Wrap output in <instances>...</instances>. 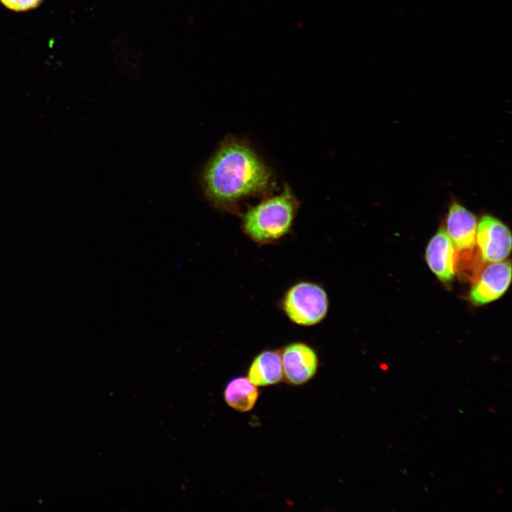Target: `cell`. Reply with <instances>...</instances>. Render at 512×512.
Instances as JSON below:
<instances>
[{
    "label": "cell",
    "mask_w": 512,
    "mask_h": 512,
    "mask_svg": "<svg viewBox=\"0 0 512 512\" xmlns=\"http://www.w3.org/2000/svg\"><path fill=\"white\" fill-rule=\"evenodd\" d=\"M282 307L294 323L302 326L315 325L321 322L328 312V295L317 284L301 282L287 292Z\"/></svg>",
    "instance_id": "3"
},
{
    "label": "cell",
    "mask_w": 512,
    "mask_h": 512,
    "mask_svg": "<svg viewBox=\"0 0 512 512\" xmlns=\"http://www.w3.org/2000/svg\"><path fill=\"white\" fill-rule=\"evenodd\" d=\"M7 8L17 11H26L38 6L42 0H0Z\"/></svg>",
    "instance_id": "12"
},
{
    "label": "cell",
    "mask_w": 512,
    "mask_h": 512,
    "mask_svg": "<svg viewBox=\"0 0 512 512\" xmlns=\"http://www.w3.org/2000/svg\"><path fill=\"white\" fill-rule=\"evenodd\" d=\"M297 208V201L285 187L279 195L262 201L245 213L244 231L259 244L277 241L289 233Z\"/></svg>",
    "instance_id": "2"
},
{
    "label": "cell",
    "mask_w": 512,
    "mask_h": 512,
    "mask_svg": "<svg viewBox=\"0 0 512 512\" xmlns=\"http://www.w3.org/2000/svg\"><path fill=\"white\" fill-rule=\"evenodd\" d=\"M281 358L284 377L291 385H303L311 380L317 372V353L304 343H289L283 349Z\"/></svg>",
    "instance_id": "6"
},
{
    "label": "cell",
    "mask_w": 512,
    "mask_h": 512,
    "mask_svg": "<svg viewBox=\"0 0 512 512\" xmlns=\"http://www.w3.org/2000/svg\"><path fill=\"white\" fill-rule=\"evenodd\" d=\"M511 282V264L509 260L490 262L473 285L469 299L476 306L494 302L504 294Z\"/></svg>",
    "instance_id": "5"
},
{
    "label": "cell",
    "mask_w": 512,
    "mask_h": 512,
    "mask_svg": "<svg viewBox=\"0 0 512 512\" xmlns=\"http://www.w3.org/2000/svg\"><path fill=\"white\" fill-rule=\"evenodd\" d=\"M112 53L114 62L122 70L137 72L141 69L142 56L127 39L121 37L114 38L112 43Z\"/></svg>",
    "instance_id": "11"
},
{
    "label": "cell",
    "mask_w": 512,
    "mask_h": 512,
    "mask_svg": "<svg viewBox=\"0 0 512 512\" xmlns=\"http://www.w3.org/2000/svg\"><path fill=\"white\" fill-rule=\"evenodd\" d=\"M271 177L268 168L247 144L230 137L207 164L202 183L212 205L233 210L241 198L265 191Z\"/></svg>",
    "instance_id": "1"
},
{
    "label": "cell",
    "mask_w": 512,
    "mask_h": 512,
    "mask_svg": "<svg viewBox=\"0 0 512 512\" xmlns=\"http://www.w3.org/2000/svg\"><path fill=\"white\" fill-rule=\"evenodd\" d=\"M476 242L481 260H505L511 250V233L508 226L491 215H483L477 224Z\"/></svg>",
    "instance_id": "4"
},
{
    "label": "cell",
    "mask_w": 512,
    "mask_h": 512,
    "mask_svg": "<svg viewBox=\"0 0 512 512\" xmlns=\"http://www.w3.org/2000/svg\"><path fill=\"white\" fill-rule=\"evenodd\" d=\"M259 397L257 386L248 378L236 377L227 384L224 390L226 403L239 412H248L255 405Z\"/></svg>",
    "instance_id": "10"
},
{
    "label": "cell",
    "mask_w": 512,
    "mask_h": 512,
    "mask_svg": "<svg viewBox=\"0 0 512 512\" xmlns=\"http://www.w3.org/2000/svg\"><path fill=\"white\" fill-rule=\"evenodd\" d=\"M478 221L474 213L457 201H454L446 218L447 233L455 248L469 251L476 243Z\"/></svg>",
    "instance_id": "8"
},
{
    "label": "cell",
    "mask_w": 512,
    "mask_h": 512,
    "mask_svg": "<svg viewBox=\"0 0 512 512\" xmlns=\"http://www.w3.org/2000/svg\"><path fill=\"white\" fill-rule=\"evenodd\" d=\"M247 377L255 385L260 387L279 383L284 377L281 353L273 350L260 352L251 362Z\"/></svg>",
    "instance_id": "9"
},
{
    "label": "cell",
    "mask_w": 512,
    "mask_h": 512,
    "mask_svg": "<svg viewBox=\"0 0 512 512\" xmlns=\"http://www.w3.org/2000/svg\"><path fill=\"white\" fill-rule=\"evenodd\" d=\"M456 248L445 229L430 239L425 251L428 267L442 282L452 281L456 273Z\"/></svg>",
    "instance_id": "7"
}]
</instances>
